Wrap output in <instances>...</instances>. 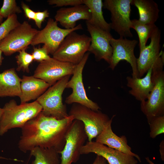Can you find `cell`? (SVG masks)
<instances>
[{"label":"cell","mask_w":164,"mask_h":164,"mask_svg":"<svg viewBox=\"0 0 164 164\" xmlns=\"http://www.w3.org/2000/svg\"><path fill=\"white\" fill-rule=\"evenodd\" d=\"M21 79L14 68L5 70L0 73V97H19L21 94Z\"/></svg>","instance_id":"44dd1931"},{"label":"cell","mask_w":164,"mask_h":164,"mask_svg":"<svg viewBox=\"0 0 164 164\" xmlns=\"http://www.w3.org/2000/svg\"><path fill=\"white\" fill-rule=\"evenodd\" d=\"M149 44L140 51L137 58V66L139 78L142 77L161 54L160 52L161 38V31L156 26L151 36Z\"/></svg>","instance_id":"2e32d148"},{"label":"cell","mask_w":164,"mask_h":164,"mask_svg":"<svg viewBox=\"0 0 164 164\" xmlns=\"http://www.w3.org/2000/svg\"><path fill=\"white\" fill-rule=\"evenodd\" d=\"M3 112V110L2 108H1L0 107V119L1 118Z\"/></svg>","instance_id":"74e56055"},{"label":"cell","mask_w":164,"mask_h":164,"mask_svg":"<svg viewBox=\"0 0 164 164\" xmlns=\"http://www.w3.org/2000/svg\"><path fill=\"white\" fill-rule=\"evenodd\" d=\"M76 66L51 57L39 63L33 76L43 80L51 86L63 77L73 75Z\"/></svg>","instance_id":"4fadbf2b"},{"label":"cell","mask_w":164,"mask_h":164,"mask_svg":"<svg viewBox=\"0 0 164 164\" xmlns=\"http://www.w3.org/2000/svg\"><path fill=\"white\" fill-rule=\"evenodd\" d=\"M2 109L3 113L0 119V136L11 129L21 128L42 110V106L36 100L18 105L15 100H11L5 104Z\"/></svg>","instance_id":"7a4b0ae2"},{"label":"cell","mask_w":164,"mask_h":164,"mask_svg":"<svg viewBox=\"0 0 164 164\" xmlns=\"http://www.w3.org/2000/svg\"><path fill=\"white\" fill-rule=\"evenodd\" d=\"M2 51L0 50V66L2 64V60L4 59V58L2 55Z\"/></svg>","instance_id":"d590c367"},{"label":"cell","mask_w":164,"mask_h":164,"mask_svg":"<svg viewBox=\"0 0 164 164\" xmlns=\"http://www.w3.org/2000/svg\"><path fill=\"white\" fill-rule=\"evenodd\" d=\"M50 86L43 80L33 76H23L20 84L21 104L37 99Z\"/></svg>","instance_id":"d6986e66"},{"label":"cell","mask_w":164,"mask_h":164,"mask_svg":"<svg viewBox=\"0 0 164 164\" xmlns=\"http://www.w3.org/2000/svg\"><path fill=\"white\" fill-rule=\"evenodd\" d=\"M132 0H105L103 7L111 13V29L117 32L120 37H132L130 29V5Z\"/></svg>","instance_id":"ba28073f"},{"label":"cell","mask_w":164,"mask_h":164,"mask_svg":"<svg viewBox=\"0 0 164 164\" xmlns=\"http://www.w3.org/2000/svg\"><path fill=\"white\" fill-rule=\"evenodd\" d=\"M83 29L82 25L79 24L72 29H62L58 26L57 22L53 19L50 18L45 27L38 31L33 39L31 45L35 46L40 43L44 44L49 54L52 55L60 45L70 32Z\"/></svg>","instance_id":"30bf717a"},{"label":"cell","mask_w":164,"mask_h":164,"mask_svg":"<svg viewBox=\"0 0 164 164\" xmlns=\"http://www.w3.org/2000/svg\"><path fill=\"white\" fill-rule=\"evenodd\" d=\"M91 42L88 52L94 54L97 61L104 60L110 63L113 53L110 41L113 37L110 32L96 28L86 22Z\"/></svg>","instance_id":"5bb4252c"},{"label":"cell","mask_w":164,"mask_h":164,"mask_svg":"<svg viewBox=\"0 0 164 164\" xmlns=\"http://www.w3.org/2000/svg\"><path fill=\"white\" fill-rule=\"evenodd\" d=\"M49 13L48 11L45 10L43 11H38L36 12L34 20L35 24L39 28H40L42 22L45 19L49 17Z\"/></svg>","instance_id":"1f68e13d"},{"label":"cell","mask_w":164,"mask_h":164,"mask_svg":"<svg viewBox=\"0 0 164 164\" xmlns=\"http://www.w3.org/2000/svg\"><path fill=\"white\" fill-rule=\"evenodd\" d=\"M21 7L25 13L26 16L29 19L34 20L36 12L31 9L29 6L24 2L21 3Z\"/></svg>","instance_id":"d6a6232c"},{"label":"cell","mask_w":164,"mask_h":164,"mask_svg":"<svg viewBox=\"0 0 164 164\" xmlns=\"http://www.w3.org/2000/svg\"><path fill=\"white\" fill-rule=\"evenodd\" d=\"M148 123L150 127V136L152 138L164 133V115L154 117Z\"/></svg>","instance_id":"83f0119b"},{"label":"cell","mask_w":164,"mask_h":164,"mask_svg":"<svg viewBox=\"0 0 164 164\" xmlns=\"http://www.w3.org/2000/svg\"><path fill=\"white\" fill-rule=\"evenodd\" d=\"M0 159H8V158H4V157H1L0 156Z\"/></svg>","instance_id":"ab89813d"},{"label":"cell","mask_w":164,"mask_h":164,"mask_svg":"<svg viewBox=\"0 0 164 164\" xmlns=\"http://www.w3.org/2000/svg\"><path fill=\"white\" fill-rule=\"evenodd\" d=\"M19 54L16 56L17 67L16 70H22L24 72L29 73L30 64L33 60V56L31 54L27 53L26 49H23L19 52Z\"/></svg>","instance_id":"4316f807"},{"label":"cell","mask_w":164,"mask_h":164,"mask_svg":"<svg viewBox=\"0 0 164 164\" xmlns=\"http://www.w3.org/2000/svg\"><path fill=\"white\" fill-rule=\"evenodd\" d=\"M39 30L27 21L12 30L0 42V50L6 56L26 49Z\"/></svg>","instance_id":"9c48e42d"},{"label":"cell","mask_w":164,"mask_h":164,"mask_svg":"<svg viewBox=\"0 0 164 164\" xmlns=\"http://www.w3.org/2000/svg\"><path fill=\"white\" fill-rule=\"evenodd\" d=\"M22 12L20 7L17 5L15 0H4L0 9V15L3 18H7L10 16Z\"/></svg>","instance_id":"f1b7e54d"},{"label":"cell","mask_w":164,"mask_h":164,"mask_svg":"<svg viewBox=\"0 0 164 164\" xmlns=\"http://www.w3.org/2000/svg\"><path fill=\"white\" fill-rule=\"evenodd\" d=\"M90 53L87 52L81 61L76 66L73 76L68 82L66 88H70L72 93L66 98L65 103L68 104L77 103L95 111L101 109L98 104L88 98L83 81L84 68L89 57Z\"/></svg>","instance_id":"8fae6325"},{"label":"cell","mask_w":164,"mask_h":164,"mask_svg":"<svg viewBox=\"0 0 164 164\" xmlns=\"http://www.w3.org/2000/svg\"><path fill=\"white\" fill-rule=\"evenodd\" d=\"M68 114L74 120L82 122L89 142L101 133L111 119L100 110L94 111L77 103L73 104Z\"/></svg>","instance_id":"8992f818"},{"label":"cell","mask_w":164,"mask_h":164,"mask_svg":"<svg viewBox=\"0 0 164 164\" xmlns=\"http://www.w3.org/2000/svg\"><path fill=\"white\" fill-rule=\"evenodd\" d=\"M152 73L151 68L144 77L134 78L128 76L126 78L127 85L131 89L128 91L129 94L140 102H144L147 99L153 87Z\"/></svg>","instance_id":"ffe728a7"},{"label":"cell","mask_w":164,"mask_h":164,"mask_svg":"<svg viewBox=\"0 0 164 164\" xmlns=\"http://www.w3.org/2000/svg\"><path fill=\"white\" fill-rule=\"evenodd\" d=\"M92 164H108L106 160L102 156L97 155Z\"/></svg>","instance_id":"836d02e7"},{"label":"cell","mask_w":164,"mask_h":164,"mask_svg":"<svg viewBox=\"0 0 164 164\" xmlns=\"http://www.w3.org/2000/svg\"><path fill=\"white\" fill-rule=\"evenodd\" d=\"M54 18L55 20L65 29H72L76 26V22L79 20H89L91 12L86 5L82 4L62 8L56 11Z\"/></svg>","instance_id":"ac0fdd59"},{"label":"cell","mask_w":164,"mask_h":164,"mask_svg":"<svg viewBox=\"0 0 164 164\" xmlns=\"http://www.w3.org/2000/svg\"><path fill=\"white\" fill-rule=\"evenodd\" d=\"M164 61L159 58L152 67L153 87L147 99L141 102L140 108L148 122L153 118L164 115Z\"/></svg>","instance_id":"3957f363"},{"label":"cell","mask_w":164,"mask_h":164,"mask_svg":"<svg viewBox=\"0 0 164 164\" xmlns=\"http://www.w3.org/2000/svg\"><path fill=\"white\" fill-rule=\"evenodd\" d=\"M88 137L83 123L74 119L65 136L66 142L61 154L60 164H72L79 159L80 150L84 145Z\"/></svg>","instance_id":"52a82bcc"},{"label":"cell","mask_w":164,"mask_h":164,"mask_svg":"<svg viewBox=\"0 0 164 164\" xmlns=\"http://www.w3.org/2000/svg\"><path fill=\"white\" fill-rule=\"evenodd\" d=\"M3 19V18L0 15V24L2 22V21Z\"/></svg>","instance_id":"f35d334b"},{"label":"cell","mask_w":164,"mask_h":164,"mask_svg":"<svg viewBox=\"0 0 164 164\" xmlns=\"http://www.w3.org/2000/svg\"><path fill=\"white\" fill-rule=\"evenodd\" d=\"M159 152L162 160L164 161V141L162 140L159 145Z\"/></svg>","instance_id":"e575fe53"},{"label":"cell","mask_w":164,"mask_h":164,"mask_svg":"<svg viewBox=\"0 0 164 164\" xmlns=\"http://www.w3.org/2000/svg\"><path fill=\"white\" fill-rule=\"evenodd\" d=\"M94 153L105 159L108 164H137L134 156L125 154L95 141H87L80 150L82 154Z\"/></svg>","instance_id":"9a60e30c"},{"label":"cell","mask_w":164,"mask_h":164,"mask_svg":"<svg viewBox=\"0 0 164 164\" xmlns=\"http://www.w3.org/2000/svg\"><path fill=\"white\" fill-rule=\"evenodd\" d=\"M59 154L53 148L35 147L30 151V157H35L31 164H60Z\"/></svg>","instance_id":"cb8c5ba5"},{"label":"cell","mask_w":164,"mask_h":164,"mask_svg":"<svg viewBox=\"0 0 164 164\" xmlns=\"http://www.w3.org/2000/svg\"><path fill=\"white\" fill-rule=\"evenodd\" d=\"M91 42L90 37L72 31L64 39L53 55V57L76 65L88 52Z\"/></svg>","instance_id":"277c9868"},{"label":"cell","mask_w":164,"mask_h":164,"mask_svg":"<svg viewBox=\"0 0 164 164\" xmlns=\"http://www.w3.org/2000/svg\"><path fill=\"white\" fill-rule=\"evenodd\" d=\"M131 28L137 32L139 39L140 51L145 47L148 39L150 38L154 28L156 26L155 24L149 25L142 23L138 20H131Z\"/></svg>","instance_id":"d4e9b609"},{"label":"cell","mask_w":164,"mask_h":164,"mask_svg":"<svg viewBox=\"0 0 164 164\" xmlns=\"http://www.w3.org/2000/svg\"><path fill=\"white\" fill-rule=\"evenodd\" d=\"M31 54L33 56V60L39 63L48 60L51 58L49 55L46 49L44 46L41 48L34 47Z\"/></svg>","instance_id":"f546056e"},{"label":"cell","mask_w":164,"mask_h":164,"mask_svg":"<svg viewBox=\"0 0 164 164\" xmlns=\"http://www.w3.org/2000/svg\"><path fill=\"white\" fill-rule=\"evenodd\" d=\"M115 115H113L105 126L101 133L96 138L95 142L118 150L125 154L135 157L140 162L141 159L138 155L132 151L131 148L128 144L126 137L125 135L119 137L113 132L111 124Z\"/></svg>","instance_id":"e0dca14e"},{"label":"cell","mask_w":164,"mask_h":164,"mask_svg":"<svg viewBox=\"0 0 164 164\" xmlns=\"http://www.w3.org/2000/svg\"><path fill=\"white\" fill-rule=\"evenodd\" d=\"M83 4L86 5L91 12L90 19L86 22L96 28L110 32V23L105 20L103 15V2L102 0H83Z\"/></svg>","instance_id":"603a6c76"},{"label":"cell","mask_w":164,"mask_h":164,"mask_svg":"<svg viewBox=\"0 0 164 164\" xmlns=\"http://www.w3.org/2000/svg\"><path fill=\"white\" fill-rule=\"evenodd\" d=\"M131 4L138 9L141 22L155 25L159 18V10L157 3L152 0H132Z\"/></svg>","instance_id":"7402d4cb"},{"label":"cell","mask_w":164,"mask_h":164,"mask_svg":"<svg viewBox=\"0 0 164 164\" xmlns=\"http://www.w3.org/2000/svg\"><path fill=\"white\" fill-rule=\"evenodd\" d=\"M145 159L149 164H155L154 162L150 160L149 157H146L145 158Z\"/></svg>","instance_id":"8d00e7d4"},{"label":"cell","mask_w":164,"mask_h":164,"mask_svg":"<svg viewBox=\"0 0 164 164\" xmlns=\"http://www.w3.org/2000/svg\"><path fill=\"white\" fill-rule=\"evenodd\" d=\"M74 120L71 115L57 119L41 111L21 128L19 149L26 153L36 147L53 148L59 153L64 148L66 135Z\"/></svg>","instance_id":"6da1fadb"},{"label":"cell","mask_w":164,"mask_h":164,"mask_svg":"<svg viewBox=\"0 0 164 164\" xmlns=\"http://www.w3.org/2000/svg\"><path fill=\"white\" fill-rule=\"evenodd\" d=\"M70 76H65L58 81L36 100L42 106L41 111L45 115L59 120L69 116L62 96Z\"/></svg>","instance_id":"5b68a950"},{"label":"cell","mask_w":164,"mask_h":164,"mask_svg":"<svg viewBox=\"0 0 164 164\" xmlns=\"http://www.w3.org/2000/svg\"><path fill=\"white\" fill-rule=\"evenodd\" d=\"M113 53L109 67L114 69L121 60H125L129 63L132 68V77L139 78L137 66V58L134 54V49L138 43L135 39L130 40L126 38L115 39L112 37L110 41Z\"/></svg>","instance_id":"7c38bea8"},{"label":"cell","mask_w":164,"mask_h":164,"mask_svg":"<svg viewBox=\"0 0 164 164\" xmlns=\"http://www.w3.org/2000/svg\"><path fill=\"white\" fill-rule=\"evenodd\" d=\"M47 2L50 5H55L56 7H59L83 4V0H49Z\"/></svg>","instance_id":"4dcf8cb0"},{"label":"cell","mask_w":164,"mask_h":164,"mask_svg":"<svg viewBox=\"0 0 164 164\" xmlns=\"http://www.w3.org/2000/svg\"><path fill=\"white\" fill-rule=\"evenodd\" d=\"M16 14L11 15L0 25V42L10 32L20 24Z\"/></svg>","instance_id":"484cf974"}]
</instances>
